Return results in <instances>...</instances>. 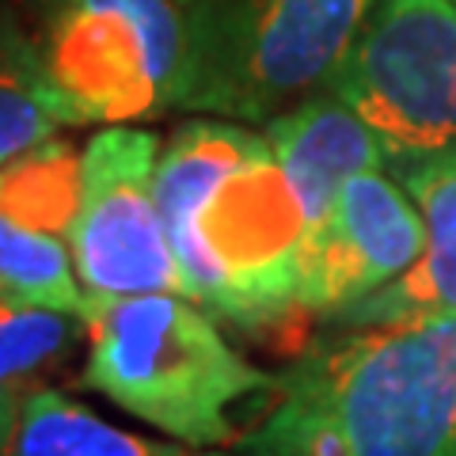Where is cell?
<instances>
[{
    "mask_svg": "<svg viewBox=\"0 0 456 456\" xmlns=\"http://www.w3.org/2000/svg\"><path fill=\"white\" fill-rule=\"evenodd\" d=\"M77 126L73 110L53 88L38 42L0 16V164Z\"/></svg>",
    "mask_w": 456,
    "mask_h": 456,
    "instance_id": "4fadbf2b",
    "label": "cell"
},
{
    "mask_svg": "<svg viewBox=\"0 0 456 456\" xmlns=\"http://www.w3.org/2000/svg\"><path fill=\"white\" fill-rule=\"evenodd\" d=\"M392 175L422 213L426 248L407 274L331 316L335 327L456 316V149L403 164Z\"/></svg>",
    "mask_w": 456,
    "mask_h": 456,
    "instance_id": "9c48e42d",
    "label": "cell"
},
{
    "mask_svg": "<svg viewBox=\"0 0 456 456\" xmlns=\"http://www.w3.org/2000/svg\"><path fill=\"white\" fill-rule=\"evenodd\" d=\"M266 141L301 194L308 228H316L331 213L346 179L369 167H384L377 134L331 88L312 92L289 110L274 114L266 122Z\"/></svg>",
    "mask_w": 456,
    "mask_h": 456,
    "instance_id": "30bf717a",
    "label": "cell"
},
{
    "mask_svg": "<svg viewBox=\"0 0 456 456\" xmlns=\"http://www.w3.org/2000/svg\"><path fill=\"white\" fill-rule=\"evenodd\" d=\"M42 61L77 126H126L179 107L187 8L179 0H46Z\"/></svg>",
    "mask_w": 456,
    "mask_h": 456,
    "instance_id": "5b68a950",
    "label": "cell"
},
{
    "mask_svg": "<svg viewBox=\"0 0 456 456\" xmlns=\"http://www.w3.org/2000/svg\"><path fill=\"white\" fill-rule=\"evenodd\" d=\"M80 202L84 152L61 137H46L0 164V213H8L12 221L69 240Z\"/></svg>",
    "mask_w": 456,
    "mask_h": 456,
    "instance_id": "5bb4252c",
    "label": "cell"
},
{
    "mask_svg": "<svg viewBox=\"0 0 456 456\" xmlns=\"http://www.w3.org/2000/svg\"><path fill=\"white\" fill-rule=\"evenodd\" d=\"M179 4H191V0H179Z\"/></svg>",
    "mask_w": 456,
    "mask_h": 456,
    "instance_id": "2e32d148",
    "label": "cell"
},
{
    "mask_svg": "<svg viewBox=\"0 0 456 456\" xmlns=\"http://www.w3.org/2000/svg\"><path fill=\"white\" fill-rule=\"evenodd\" d=\"M80 335L84 316L0 297V456L16 434L27 399L46 388V373L69 358Z\"/></svg>",
    "mask_w": 456,
    "mask_h": 456,
    "instance_id": "7c38bea8",
    "label": "cell"
},
{
    "mask_svg": "<svg viewBox=\"0 0 456 456\" xmlns=\"http://www.w3.org/2000/svg\"><path fill=\"white\" fill-rule=\"evenodd\" d=\"M377 0H191L183 110L270 122L331 84Z\"/></svg>",
    "mask_w": 456,
    "mask_h": 456,
    "instance_id": "3957f363",
    "label": "cell"
},
{
    "mask_svg": "<svg viewBox=\"0 0 456 456\" xmlns=\"http://www.w3.org/2000/svg\"><path fill=\"white\" fill-rule=\"evenodd\" d=\"M327 88L377 134L384 167L456 149V0H377Z\"/></svg>",
    "mask_w": 456,
    "mask_h": 456,
    "instance_id": "8992f818",
    "label": "cell"
},
{
    "mask_svg": "<svg viewBox=\"0 0 456 456\" xmlns=\"http://www.w3.org/2000/svg\"><path fill=\"white\" fill-rule=\"evenodd\" d=\"M0 297L84 316L88 293L77 278L69 240L38 232L0 213Z\"/></svg>",
    "mask_w": 456,
    "mask_h": 456,
    "instance_id": "9a60e30c",
    "label": "cell"
},
{
    "mask_svg": "<svg viewBox=\"0 0 456 456\" xmlns=\"http://www.w3.org/2000/svg\"><path fill=\"white\" fill-rule=\"evenodd\" d=\"M164 224L183 297L209 316L270 327L301 312L297 281L308 217L270 145L221 175L194 209Z\"/></svg>",
    "mask_w": 456,
    "mask_h": 456,
    "instance_id": "277c9868",
    "label": "cell"
},
{
    "mask_svg": "<svg viewBox=\"0 0 456 456\" xmlns=\"http://www.w3.org/2000/svg\"><path fill=\"white\" fill-rule=\"evenodd\" d=\"M84 338V388L198 449L236 441L228 411L274 388V373L228 346L217 316L183 293H88Z\"/></svg>",
    "mask_w": 456,
    "mask_h": 456,
    "instance_id": "7a4b0ae2",
    "label": "cell"
},
{
    "mask_svg": "<svg viewBox=\"0 0 456 456\" xmlns=\"http://www.w3.org/2000/svg\"><path fill=\"white\" fill-rule=\"evenodd\" d=\"M4 456H240V452H209L198 445H164L141 434L118 430L77 403L61 388H38L27 399L20 426L12 434Z\"/></svg>",
    "mask_w": 456,
    "mask_h": 456,
    "instance_id": "8fae6325",
    "label": "cell"
},
{
    "mask_svg": "<svg viewBox=\"0 0 456 456\" xmlns=\"http://www.w3.org/2000/svg\"><path fill=\"white\" fill-rule=\"evenodd\" d=\"M422 248L426 221L415 198L384 167H369L346 179L331 213L308 228L297 308L331 320L407 274Z\"/></svg>",
    "mask_w": 456,
    "mask_h": 456,
    "instance_id": "ba28073f",
    "label": "cell"
},
{
    "mask_svg": "<svg viewBox=\"0 0 456 456\" xmlns=\"http://www.w3.org/2000/svg\"><path fill=\"white\" fill-rule=\"evenodd\" d=\"M160 141L149 130L107 126L84 145V202L69 251L84 293H183L179 263L156 202Z\"/></svg>",
    "mask_w": 456,
    "mask_h": 456,
    "instance_id": "52a82bcc",
    "label": "cell"
},
{
    "mask_svg": "<svg viewBox=\"0 0 456 456\" xmlns=\"http://www.w3.org/2000/svg\"><path fill=\"white\" fill-rule=\"evenodd\" d=\"M266 399L240 456H456V316L338 327Z\"/></svg>",
    "mask_w": 456,
    "mask_h": 456,
    "instance_id": "6da1fadb",
    "label": "cell"
}]
</instances>
